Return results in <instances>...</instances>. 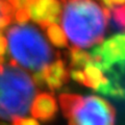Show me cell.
Here are the masks:
<instances>
[{
	"mask_svg": "<svg viewBox=\"0 0 125 125\" xmlns=\"http://www.w3.org/2000/svg\"><path fill=\"white\" fill-rule=\"evenodd\" d=\"M29 18L39 25L44 26L60 21L62 4L60 0H32L27 7Z\"/></svg>",
	"mask_w": 125,
	"mask_h": 125,
	"instance_id": "8992f818",
	"label": "cell"
},
{
	"mask_svg": "<svg viewBox=\"0 0 125 125\" xmlns=\"http://www.w3.org/2000/svg\"><path fill=\"white\" fill-rule=\"evenodd\" d=\"M42 28L45 30L47 37L52 44L57 48H66L68 46V40L66 38L64 31L60 26L55 23H50L42 26Z\"/></svg>",
	"mask_w": 125,
	"mask_h": 125,
	"instance_id": "9c48e42d",
	"label": "cell"
},
{
	"mask_svg": "<svg viewBox=\"0 0 125 125\" xmlns=\"http://www.w3.org/2000/svg\"><path fill=\"white\" fill-rule=\"evenodd\" d=\"M11 125H40L33 118H16L11 120Z\"/></svg>",
	"mask_w": 125,
	"mask_h": 125,
	"instance_id": "4fadbf2b",
	"label": "cell"
},
{
	"mask_svg": "<svg viewBox=\"0 0 125 125\" xmlns=\"http://www.w3.org/2000/svg\"><path fill=\"white\" fill-rule=\"evenodd\" d=\"M92 64L106 78L109 85L123 88L125 81V33H119L96 45L89 52Z\"/></svg>",
	"mask_w": 125,
	"mask_h": 125,
	"instance_id": "5b68a950",
	"label": "cell"
},
{
	"mask_svg": "<svg viewBox=\"0 0 125 125\" xmlns=\"http://www.w3.org/2000/svg\"><path fill=\"white\" fill-rule=\"evenodd\" d=\"M5 40L10 62L34 73L44 71L60 56L37 27L30 24L10 26Z\"/></svg>",
	"mask_w": 125,
	"mask_h": 125,
	"instance_id": "7a4b0ae2",
	"label": "cell"
},
{
	"mask_svg": "<svg viewBox=\"0 0 125 125\" xmlns=\"http://www.w3.org/2000/svg\"><path fill=\"white\" fill-rule=\"evenodd\" d=\"M0 125H7V124H5V123H1V122H0Z\"/></svg>",
	"mask_w": 125,
	"mask_h": 125,
	"instance_id": "9a60e30c",
	"label": "cell"
},
{
	"mask_svg": "<svg viewBox=\"0 0 125 125\" xmlns=\"http://www.w3.org/2000/svg\"><path fill=\"white\" fill-rule=\"evenodd\" d=\"M16 10L10 4L7 0H0V20L3 18H9L14 20V14Z\"/></svg>",
	"mask_w": 125,
	"mask_h": 125,
	"instance_id": "8fae6325",
	"label": "cell"
},
{
	"mask_svg": "<svg viewBox=\"0 0 125 125\" xmlns=\"http://www.w3.org/2000/svg\"><path fill=\"white\" fill-rule=\"evenodd\" d=\"M45 74V83L51 92L61 89L69 79V70L66 67L65 62L57 58L48 68L44 70Z\"/></svg>",
	"mask_w": 125,
	"mask_h": 125,
	"instance_id": "ba28073f",
	"label": "cell"
},
{
	"mask_svg": "<svg viewBox=\"0 0 125 125\" xmlns=\"http://www.w3.org/2000/svg\"><path fill=\"white\" fill-rule=\"evenodd\" d=\"M5 50H6V40L4 37L0 36V57H3Z\"/></svg>",
	"mask_w": 125,
	"mask_h": 125,
	"instance_id": "5bb4252c",
	"label": "cell"
},
{
	"mask_svg": "<svg viewBox=\"0 0 125 125\" xmlns=\"http://www.w3.org/2000/svg\"><path fill=\"white\" fill-rule=\"evenodd\" d=\"M109 18L117 29L125 30V4L109 10Z\"/></svg>",
	"mask_w": 125,
	"mask_h": 125,
	"instance_id": "30bf717a",
	"label": "cell"
},
{
	"mask_svg": "<svg viewBox=\"0 0 125 125\" xmlns=\"http://www.w3.org/2000/svg\"><path fill=\"white\" fill-rule=\"evenodd\" d=\"M69 125H115V108L98 96L62 93L58 97Z\"/></svg>",
	"mask_w": 125,
	"mask_h": 125,
	"instance_id": "277c9868",
	"label": "cell"
},
{
	"mask_svg": "<svg viewBox=\"0 0 125 125\" xmlns=\"http://www.w3.org/2000/svg\"><path fill=\"white\" fill-rule=\"evenodd\" d=\"M36 92L32 78L15 62L0 65V119L11 121L26 116Z\"/></svg>",
	"mask_w": 125,
	"mask_h": 125,
	"instance_id": "3957f363",
	"label": "cell"
},
{
	"mask_svg": "<svg viewBox=\"0 0 125 125\" xmlns=\"http://www.w3.org/2000/svg\"><path fill=\"white\" fill-rule=\"evenodd\" d=\"M61 1H62H62H64V0H61Z\"/></svg>",
	"mask_w": 125,
	"mask_h": 125,
	"instance_id": "2e32d148",
	"label": "cell"
},
{
	"mask_svg": "<svg viewBox=\"0 0 125 125\" xmlns=\"http://www.w3.org/2000/svg\"><path fill=\"white\" fill-rule=\"evenodd\" d=\"M57 108L56 100L52 94L43 92L34 98L30 107V113L33 119H39L47 122L55 117Z\"/></svg>",
	"mask_w": 125,
	"mask_h": 125,
	"instance_id": "52a82bcc",
	"label": "cell"
},
{
	"mask_svg": "<svg viewBox=\"0 0 125 125\" xmlns=\"http://www.w3.org/2000/svg\"><path fill=\"white\" fill-rule=\"evenodd\" d=\"M29 14L28 10L25 9L17 10L14 14V20L18 22V24H26V22L29 20Z\"/></svg>",
	"mask_w": 125,
	"mask_h": 125,
	"instance_id": "7c38bea8",
	"label": "cell"
},
{
	"mask_svg": "<svg viewBox=\"0 0 125 125\" xmlns=\"http://www.w3.org/2000/svg\"><path fill=\"white\" fill-rule=\"evenodd\" d=\"M60 19L67 40L83 50L102 43L109 10L95 0H64Z\"/></svg>",
	"mask_w": 125,
	"mask_h": 125,
	"instance_id": "6da1fadb",
	"label": "cell"
}]
</instances>
